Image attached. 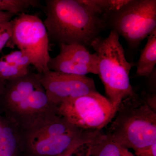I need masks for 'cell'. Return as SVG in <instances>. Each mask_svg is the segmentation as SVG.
Masks as SVG:
<instances>
[{
  "label": "cell",
  "mask_w": 156,
  "mask_h": 156,
  "mask_svg": "<svg viewBox=\"0 0 156 156\" xmlns=\"http://www.w3.org/2000/svg\"><path fill=\"white\" fill-rule=\"evenodd\" d=\"M30 64L28 56L20 50L13 51L0 58V79L6 81L25 75Z\"/></svg>",
  "instance_id": "12"
},
{
  "label": "cell",
  "mask_w": 156,
  "mask_h": 156,
  "mask_svg": "<svg viewBox=\"0 0 156 156\" xmlns=\"http://www.w3.org/2000/svg\"><path fill=\"white\" fill-rule=\"evenodd\" d=\"M42 88L38 73L29 72L22 76L6 81L0 97V115L5 114L31 93Z\"/></svg>",
  "instance_id": "10"
},
{
  "label": "cell",
  "mask_w": 156,
  "mask_h": 156,
  "mask_svg": "<svg viewBox=\"0 0 156 156\" xmlns=\"http://www.w3.org/2000/svg\"><path fill=\"white\" fill-rule=\"evenodd\" d=\"M13 20L0 24V51L8 45L11 40L13 34Z\"/></svg>",
  "instance_id": "18"
},
{
  "label": "cell",
  "mask_w": 156,
  "mask_h": 156,
  "mask_svg": "<svg viewBox=\"0 0 156 156\" xmlns=\"http://www.w3.org/2000/svg\"><path fill=\"white\" fill-rule=\"evenodd\" d=\"M44 21L49 40L58 45L90 47L106 28L103 14L92 0H47Z\"/></svg>",
  "instance_id": "1"
},
{
  "label": "cell",
  "mask_w": 156,
  "mask_h": 156,
  "mask_svg": "<svg viewBox=\"0 0 156 156\" xmlns=\"http://www.w3.org/2000/svg\"><path fill=\"white\" fill-rule=\"evenodd\" d=\"M99 131H91L63 154L58 156H90L92 142Z\"/></svg>",
  "instance_id": "16"
},
{
  "label": "cell",
  "mask_w": 156,
  "mask_h": 156,
  "mask_svg": "<svg viewBox=\"0 0 156 156\" xmlns=\"http://www.w3.org/2000/svg\"><path fill=\"white\" fill-rule=\"evenodd\" d=\"M119 37L111 30L108 37H98L90 46L98 56V75L115 112L123 99L135 93L129 77L133 64L126 59Z\"/></svg>",
  "instance_id": "3"
},
{
  "label": "cell",
  "mask_w": 156,
  "mask_h": 156,
  "mask_svg": "<svg viewBox=\"0 0 156 156\" xmlns=\"http://www.w3.org/2000/svg\"><path fill=\"white\" fill-rule=\"evenodd\" d=\"M91 130L78 129L27 144L21 149V156H58L67 151Z\"/></svg>",
  "instance_id": "9"
},
{
  "label": "cell",
  "mask_w": 156,
  "mask_h": 156,
  "mask_svg": "<svg viewBox=\"0 0 156 156\" xmlns=\"http://www.w3.org/2000/svg\"><path fill=\"white\" fill-rule=\"evenodd\" d=\"M58 46L59 53L50 58L48 64L50 70L74 75L87 76L90 73L98 75L97 53H91L87 47L79 44Z\"/></svg>",
  "instance_id": "8"
},
{
  "label": "cell",
  "mask_w": 156,
  "mask_h": 156,
  "mask_svg": "<svg viewBox=\"0 0 156 156\" xmlns=\"http://www.w3.org/2000/svg\"><path fill=\"white\" fill-rule=\"evenodd\" d=\"M106 27L115 31L131 48L141 42L156 29V0H128L106 17Z\"/></svg>",
  "instance_id": "4"
},
{
  "label": "cell",
  "mask_w": 156,
  "mask_h": 156,
  "mask_svg": "<svg viewBox=\"0 0 156 156\" xmlns=\"http://www.w3.org/2000/svg\"><path fill=\"white\" fill-rule=\"evenodd\" d=\"M3 128V117L0 115V143L2 140V136Z\"/></svg>",
  "instance_id": "23"
},
{
  "label": "cell",
  "mask_w": 156,
  "mask_h": 156,
  "mask_svg": "<svg viewBox=\"0 0 156 156\" xmlns=\"http://www.w3.org/2000/svg\"><path fill=\"white\" fill-rule=\"evenodd\" d=\"M135 156H156V143L134 151Z\"/></svg>",
  "instance_id": "19"
},
{
  "label": "cell",
  "mask_w": 156,
  "mask_h": 156,
  "mask_svg": "<svg viewBox=\"0 0 156 156\" xmlns=\"http://www.w3.org/2000/svg\"><path fill=\"white\" fill-rule=\"evenodd\" d=\"M57 108L69 123L84 130L101 131L116 113L109 100L98 92L69 99Z\"/></svg>",
  "instance_id": "6"
},
{
  "label": "cell",
  "mask_w": 156,
  "mask_h": 156,
  "mask_svg": "<svg viewBox=\"0 0 156 156\" xmlns=\"http://www.w3.org/2000/svg\"><path fill=\"white\" fill-rule=\"evenodd\" d=\"M145 47L141 50L136 62V76L149 77L155 69L156 64V29L148 37Z\"/></svg>",
  "instance_id": "14"
},
{
  "label": "cell",
  "mask_w": 156,
  "mask_h": 156,
  "mask_svg": "<svg viewBox=\"0 0 156 156\" xmlns=\"http://www.w3.org/2000/svg\"><path fill=\"white\" fill-rule=\"evenodd\" d=\"M106 134L121 147L135 151L156 143V112L135 92L123 99Z\"/></svg>",
  "instance_id": "2"
},
{
  "label": "cell",
  "mask_w": 156,
  "mask_h": 156,
  "mask_svg": "<svg viewBox=\"0 0 156 156\" xmlns=\"http://www.w3.org/2000/svg\"><path fill=\"white\" fill-rule=\"evenodd\" d=\"M79 128L69 123L60 113L48 122L24 132H19L21 149L23 146L49 137L75 131Z\"/></svg>",
  "instance_id": "11"
},
{
  "label": "cell",
  "mask_w": 156,
  "mask_h": 156,
  "mask_svg": "<svg viewBox=\"0 0 156 156\" xmlns=\"http://www.w3.org/2000/svg\"><path fill=\"white\" fill-rule=\"evenodd\" d=\"M6 81L0 79V97L2 94L5 85Z\"/></svg>",
  "instance_id": "22"
},
{
  "label": "cell",
  "mask_w": 156,
  "mask_h": 156,
  "mask_svg": "<svg viewBox=\"0 0 156 156\" xmlns=\"http://www.w3.org/2000/svg\"><path fill=\"white\" fill-rule=\"evenodd\" d=\"M14 16V14L9 12L0 11V24L10 21Z\"/></svg>",
  "instance_id": "20"
},
{
  "label": "cell",
  "mask_w": 156,
  "mask_h": 156,
  "mask_svg": "<svg viewBox=\"0 0 156 156\" xmlns=\"http://www.w3.org/2000/svg\"><path fill=\"white\" fill-rule=\"evenodd\" d=\"M40 74L41 84L48 99L57 106L69 99L97 92L94 80L87 76L51 70Z\"/></svg>",
  "instance_id": "7"
},
{
  "label": "cell",
  "mask_w": 156,
  "mask_h": 156,
  "mask_svg": "<svg viewBox=\"0 0 156 156\" xmlns=\"http://www.w3.org/2000/svg\"><path fill=\"white\" fill-rule=\"evenodd\" d=\"M13 20V34L9 43L16 45L28 56L37 73L49 71L48 64L51 58L49 39L44 22L37 16L25 13L19 14Z\"/></svg>",
  "instance_id": "5"
},
{
  "label": "cell",
  "mask_w": 156,
  "mask_h": 156,
  "mask_svg": "<svg viewBox=\"0 0 156 156\" xmlns=\"http://www.w3.org/2000/svg\"><path fill=\"white\" fill-rule=\"evenodd\" d=\"M2 136L0 143V156H21V142L15 125L3 117Z\"/></svg>",
  "instance_id": "13"
},
{
  "label": "cell",
  "mask_w": 156,
  "mask_h": 156,
  "mask_svg": "<svg viewBox=\"0 0 156 156\" xmlns=\"http://www.w3.org/2000/svg\"><path fill=\"white\" fill-rule=\"evenodd\" d=\"M41 5L37 0H0V11L14 14L24 13L31 7L40 8Z\"/></svg>",
  "instance_id": "17"
},
{
  "label": "cell",
  "mask_w": 156,
  "mask_h": 156,
  "mask_svg": "<svg viewBox=\"0 0 156 156\" xmlns=\"http://www.w3.org/2000/svg\"><path fill=\"white\" fill-rule=\"evenodd\" d=\"M90 156H122V148L101 131L92 141Z\"/></svg>",
  "instance_id": "15"
},
{
  "label": "cell",
  "mask_w": 156,
  "mask_h": 156,
  "mask_svg": "<svg viewBox=\"0 0 156 156\" xmlns=\"http://www.w3.org/2000/svg\"><path fill=\"white\" fill-rule=\"evenodd\" d=\"M122 148V156H135L127 149Z\"/></svg>",
  "instance_id": "21"
}]
</instances>
